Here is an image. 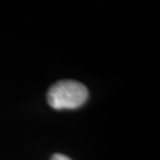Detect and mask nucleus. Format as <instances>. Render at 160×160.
Wrapping results in <instances>:
<instances>
[{"label":"nucleus","mask_w":160,"mask_h":160,"mask_svg":"<svg viewBox=\"0 0 160 160\" xmlns=\"http://www.w3.org/2000/svg\"><path fill=\"white\" fill-rule=\"evenodd\" d=\"M87 98V88L75 80L59 81L47 92L48 104L55 109H78L86 102Z\"/></svg>","instance_id":"nucleus-1"},{"label":"nucleus","mask_w":160,"mask_h":160,"mask_svg":"<svg viewBox=\"0 0 160 160\" xmlns=\"http://www.w3.org/2000/svg\"><path fill=\"white\" fill-rule=\"evenodd\" d=\"M50 160H71V159L69 158V157H67V156H65V155L59 154V153H57V154L53 155Z\"/></svg>","instance_id":"nucleus-2"}]
</instances>
